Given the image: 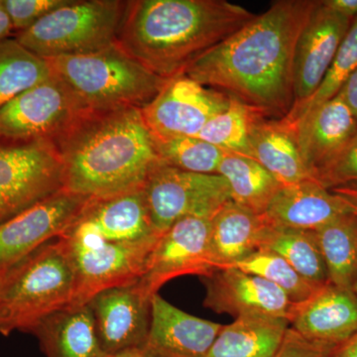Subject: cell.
<instances>
[{"label": "cell", "mask_w": 357, "mask_h": 357, "mask_svg": "<svg viewBox=\"0 0 357 357\" xmlns=\"http://www.w3.org/2000/svg\"><path fill=\"white\" fill-rule=\"evenodd\" d=\"M332 357H357V332L337 347Z\"/></svg>", "instance_id": "ab89813d"}, {"label": "cell", "mask_w": 357, "mask_h": 357, "mask_svg": "<svg viewBox=\"0 0 357 357\" xmlns=\"http://www.w3.org/2000/svg\"><path fill=\"white\" fill-rule=\"evenodd\" d=\"M337 349L307 340L289 328L283 344L274 357H332Z\"/></svg>", "instance_id": "d590c367"}, {"label": "cell", "mask_w": 357, "mask_h": 357, "mask_svg": "<svg viewBox=\"0 0 357 357\" xmlns=\"http://www.w3.org/2000/svg\"><path fill=\"white\" fill-rule=\"evenodd\" d=\"M290 328L317 344L338 347L357 332V295L328 283L296 306Z\"/></svg>", "instance_id": "d6986e66"}, {"label": "cell", "mask_w": 357, "mask_h": 357, "mask_svg": "<svg viewBox=\"0 0 357 357\" xmlns=\"http://www.w3.org/2000/svg\"><path fill=\"white\" fill-rule=\"evenodd\" d=\"M202 280L206 291L204 306L236 318L267 316L290 321L297 306L273 284L236 267L217 270Z\"/></svg>", "instance_id": "9a60e30c"}, {"label": "cell", "mask_w": 357, "mask_h": 357, "mask_svg": "<svg viewBox=\"0 0 357 357\" xmlns=\"http://www.w3.org/2000/svg\"><path fill=\"white\" fill-rule=\"evenodd\" d=\"M317 0H278L264 13L195 59L183 75L269 119L292 109L298 39Z\"/></svg>", "instance_id": "6da1fadb"}, {"label": "cell", "mask_w": 357, "mask_h": 357, "mask_svg": "<svg viewBox=\"0 0 357 357\" xmlns=\"http://www.w3.org/2000/svg\"><path fill=\"white\" fill-rule=\"evenodd\" d=\"M291 126L295 128L301 154L314 178L357 133L356 115L340 93Z\"/></svg>", "instance_id": "ac0fdd59"}, {"label": "cell", "mask_w": 357, "mask_h": 357, "mask_svg": "<svg viewBox=\"0 0 357 357\" xmlns=\"http://www.w3.org/2000/svg\"><path fill=\"white\" fill-rule=\"evenodd\" d=\"M249 143L251 158L282 187L314 180L301 154L295 128L283 119H259L251 130Z\"/></svg>", "instance_id": "603a6c76"}, {"label": "cell", "mask_w": 357, "mask_h": 357, "mask_svg": "<svg viewBox=\"0 0 357 357\" xmlns=\"http://www.w3.org/2000/svg\"><path fill=\"white\" fill-rule=\"evenodd\" d=\"M266 119L248 105L230 98L229 105L211 117L195 137L210 143L227 153L251 157V130L256 122Z\"/></svg>", "instance_id": "f546056e"}, {"label": "cell", "mask_w": 357, "mask_h": 357, "mask_svg": "<svg viewBox=\"0 0 357 357\" xmlns=\"http://www.w3.org/2000/svg\"><path fill=\"white\" fill-rule=\"evenodd\" d=\"M328 283L354 291L357 281V218L347 213L316 230Z\"/></svg>", "instance_id": "4316f807"}, {"label": "cell", "mask_w": 357, "mask_h": 357, "mask_svg": "<svg viewBox=\"0 0 357 357\" xmlns=\"http://www.w3.org/2000/svg\"><path fill=\"white\" fill-rule=\"evenodd\" d=\"M154 229L163 234L181 218H213L230 201L229 184L218 174H196L160 162L143 188Z\"/></svg>", "instance_id": "9c48e42d"}, {"label": "cell", "mask_w": 357, "mask_h": 357, "mask_svg": "<svg viewBox=\"0 0 357 357\" xmlns=\"http://www.w3.org/2000/svg\"><path fill=\"white\" fill-rule=\"evenodd\" d=\"M103 357H151L141 349H131L128 351L116 352V354H107Z\"/></svg>", "instance_id": "b9f144b4"}, {"label": "cell", "mask_w": 357, "mask_h": 357, "mask_svg": "<svg viewBox=\"0 0 357 357\" xmlns=\"http://www.w3.org/2000/svg\"><path fill=\"white\" fill-rule=\"evenodd\" d=\"M259 249L280 255L312 283L319 286L328 284V270L316 231L268 225Z\"/></svg>", "instance_id": "83f0119b"}, {"label": "cell", "mask_w": 357, "mask_h": 357, "mask_svg": "<svg viewBox=\"0 0 357 357\" xmlns=\"http://www.w3.org/2000/svg\"><path fill=\"white\" fill-rule=\"evenodd\" d=\"M126 2L68 0L14 38L46 61L96 53L116 43Z\"/></svg>", "instance_id": "8992f818"}, {"label": "cell", "mask_w": 357, "mask_h": 357, "mask_svg": "<svg viewBox=\"0 0 357 357\" xmlns=\"http://www.w3.org/2000/svg\"><path fill=\"white\" fill-rule=\"evenodd\" d=\"M27 333L38 338L46 357H103L95 318L88 303L52 312Z\"/></svg>", "instance_id": "44dd1931"}, {"label": "cell", "mask_w": 357, "mask_h": 357, "mask_svg": "<svg viewBox=\"0 0 357 357\" xmlns=\"http://www.w3.org/2000/svg\"><path fill=\"white\" fill-rule=\"evenodd\" d=\"M151 298L137 281L105 289L89 301L105 356L143 347L149 332Z\"/></svg>", "instance_id": "5bb4252c"}, {"label": "cell", "mask_w": 357, "mask_h": 357, "mask_svg": "<svg viewBox=\"0 0 357 357\" xmlns=\"http://www.w3.org/2000/svg\"><path fill=\"white\" fill-rule=\"evenodd\" d=\"M231 267L261 277L283 291L297 305L310 299L324 287L307 280L280 255L265 249L255 251Z\"/></svg>", "instance_id": "4dcf8cb0"}, {"label": "cell", "mask_w": 357, "mask_h": 357, "mask_svg": "<svg viewBox=\"0 0 357 357\" xmlns=\"http://www.w3.org/2000/svg\"><path fill=\"white\" fill-rule=\"evenodd\" d=\"M11 35H14L13 26L2 3V0H0V41L10 38Z\"/></svg>", "instance_id": "60d3db41"}, {"label": "cell", "mask_w": 357, "mask_h": 357, "mask_svg": "<svg viewBox=\"0 0 357 357\" xmlns=\"http://www.w3.org/2000/svg\"><path fill=\"white\" fill-rule=\"evenodd\" d=\"M222 326L188 314L154 294L149 332L141 349L151 357H206Z\"/></svg>", "instance_id": "e0dca14e"}, {"label": "cell", "mask_w": 357, "mask_h": 357, "mask_svg": "<svg viewBox=\"0 0 357 357\" xmlns=\"http://www.w3.org/2000/svg\"><path fill=\"white\" fill-rule=\"evenodd\" d=\"M255 16L225 0H130L116 43L155 75L169 79Z\"/></svg>", "instance_id": "3957f363"}, {"label": "cell", "mask_w": 357, "mask_h": 357, "mask_svg": "<svg viewBox=\"0 0 357 357\" xmlns=\"http://www.w3.org/2000/svg\"><path fill=\"white\" fill-rule=\"evenodd\" d=\"M352 21L317 0L296 46L292 109L306 102L318 89Z\"/></svg>", "instance_id": "2e32d148"}, {"label": "cell", "mask_w": 357, "mask_h": 357, "mask_svg": "<svg viewBox=\"0 0 357 357\" xmlns=\"http://www.w3.org/2000/svg\"><path fill=\"white\" fill-rule=\"evenodd\" d=\"M86 112L143 109L168 79L157 76L119 44L86 55L47 61Z\"/></svg>", "instance_id": "277c9868"}, {"label": "cell", "mask_w": 357, "mask_h": 357, "mask_svg": "<svg viewBox=\"0 0 357 357\" xmlns=\"http://www.w3.org/2000/svg\"><path fill=\"white\" fill-rule=\"evenodd\" d=\"M64 190L55 143L0 141V225Z\"/></svg>", "instance_id": "ba28073f"}, {"label": "cell", "mask_w": 357, "mask_h": 357, "mask_svg": "<svg viewBox=\"0 0 357 357\" xmlns=\"http://www.w3.org/2000/svg\"><path fill=\"white\" fill-rule=\"evenodd\" d=\"M268 225L264 215L232 201L222 206L211 218V251L218 269L234 266L259 250Z\"/></svg>", "instance_id": "cb8c5ba5"}, {"label": "cell", "mask_w": 357, "mask_h": 357, "mask_svg": "<svg viewBox=\"0 0 357 357\" xmlns=\"http://www.w3.org/2000/svg\"><path fill=\"white\" fill-rule=\"evenodd\" d=\"M357 68V17L352 21L349 32L338 48L330 69L323 82L311 98L298 107H293L283 117L290 124L299 121L307 112L332 100L340 93L342 86Z\"/></svg>", "instance_id": "d6a6232c"}, {"label": "cell", "mask_w": 357, "mask_h": 357, "mask_svg": "<svg viewBox=\"0 0 357 357\" xmlns=\"http://www.w3.org/2000/svg\"><path fill=\"white\" fill-rule=\"evenodd\" d=\"M154 140L160 160L166 165L185 172L218 174L225 153L206 141L190 136H154Z\"/></svg>", "instance_id": "1f68e13d"}, {"label": "cell", "mask_w": 357, "mask_h": 357, "mask_svg": "<svg viewBox=\"0 0 357 357\" xmlns=\"http://www.w3.org/2000/svg\"><path fill=\"white\" fill-rule=\"evenodd\" d=\"M218 174L229 184L230 201L256 215H264L282 187L264 167L243 155L225 152Z\"/></svg>", "instance_id": "484cf974"}, {"label": "cell", "mask_w": 357, "mask_h": 357, "mask_svg": "<svg viewBox=\"0 0 357 357\" xmlns=\"http://www.w3.org/2000/svg\"><path fill=\"white\" fill-rule=\"evenodd\" d=\"M64 190L105 199L144 188L161 160L140 109L86 112L55 143Z\"/></svg>", "instance_id": "7a4b0ae2"}, {"label": "cell", "mask_w": 357, "mask_h": 357, "mask_svg": "<svg viewBox=\"0 0 357 357\" xmlns=\"http://www.w3.org/2000/svg\"><path fill=\"white\" fill-rule=\"evenodd\" d=\"M354 292L356 293L357 295V281L356 282V284H354Z\"/></svg>", "instance_id": "7bdbcfd3"}, {"label": "cell", "mask_w": 357, "mask_h": 357, "mask_svg": "<svg viewBox=\"0 0 357 357\" xmlns=\"http://www.w3.org/2000/svg\"><path fill=\"white\" fill-rule=\"evenodd\" d=\"M160 236L134 243H112L77 218L59 236L69 253L76 278L70 305L86 304L105 289L139 280Z\"/></svg>", "instance_id": "52a82bcc"}, {"label": "cell", "mask_w": 357, "mask_h": 357, "mask_svg": "<svg viewBox=\"0 0 357 357\" xmlns=\"http://www.w3.org/2000/svg\"><path fill=\"white\" fill-rule=\"evenodd\" d=\"M84 114L67 86L51 74L0 109V141L56 143Z\"/></svg>", "instance_id": "30bf717a"}, {"label": "cell", "mask_w": 357, "mask_h": 357, "mask_svg": "<svg viewBox=\"0 0 357 357\" xmlns=\"http://www.w3.org/2000/svg\"><path fill=\"white\" fill-rule=\"evenodd\" d=\"M347 203L351 211L357 218V185H349V187L335 188L331 190Z\"/></svg>", "instance_id": "f35d334b"}, {"label": "cell", "mask_w": 357, "mask_h": 357, "mask_svg": "<svg viewBox=\"0 0 357 357\" xmlns=\"http://www.w3.org/2000/svg\"><path fill=\"white\" fill-rule=\"evenodd\" d=\"M229 102V96L181 74L169 79L141 112L156 137H195Z\"/></svg>", "instance_id": "4fadbf2b"}, {"label": "cell", "mask_w": 357, "mask_h": 357, "mask_svg": "<svg viewBox=\"0 0 357 357\" xmlns=\"http://www.w3.org/2000/svg\"><path fill=\"white\" fill-rule=\"evenodd\" d=\"M349 213L340 196L316 180H307L281 187L263 215L272 227L316 231Z\"/></svg>", "instance_id": "ffe728a7"}, {"label": "cell", "mask_w": 357, "mask_h": 357, "mask_svg": "<svg viewBox=\"0 0 357 357\" xmlns=\"http://www.w3.org/2000/svg\"><path fill=\"white\" fill-rule=\"evenodd\" d=\"M340 95L342 96L344 102L357 119V68L342 86Z\"/></svg>", "instance_id": "74e56055"}, {"label": "cell", "mask_w": 357, "mask_h": 357, "mask_svg": "<svg viewBox=\"0 0 357 357\" xmlns=\"http://www.w3.org/2000/svg\"><path fill=\"white\" fill-rule=\"evenodd\" d=\"M211 218H184L160 236L138 284L149 296L167 282L185 276H208L217 271L211 244Z\"/></svg>", "instance_id": "8fae6325"}, {"label": "cell", "mask_w": 357, "mask_h": 357, "mask_svg": "<svg viewBox=\"0 0 357 357\" xmlns=\"http://www.w3.org/2000/svg\"><path fill=\"white\" fill-rule=\"evenodd\" d=\"M89 199L62 190L0 225V278L42 245L64 234Z\"/></svg>", "instance_id": "7c38bea8"}, {"label": "cell", "mask_w": 357, "mask_h": 357, "mask_svg": "<svg viewBox=\"0 0 357 357\" xmlns=\"http://www.w3.org/2000/svg\"><path fill=\"white\" fill-rule=\"evenodd\" d=\"M314 178L328 190L357 185V133L331 163L317 173Z\"/></svg>", "instance_id": "836d02e7"}, {"label": "cell", "mask_w": 357, "mask_h": 357, "mask_svg": "<svg viewBox=\"0 0 357 357\" xmlns=\"http://www.w3.org/2000/svg\"><path fill=\"white\" fill-rule=\"evenodd\" d=\"M333 11L354 20L357 17V0H321Z\"/></svg>", "instance_id": "8d00e7d4"}, {"label": "cell", "mask_w": 357, "mask_h": 357, "mask_svg": "<svg viewBox=\"0 0 357 357\" xmlns=\"http://www.w3.org/2000/svg\"><path fill=\"white\" fill-rule=\"evenodd\" d=\"M67 2L68 0H2L14 35L32 27L47 14Z\"/></svg>", "instance_id": "e575fe53"}, {"label": "cell", "mask_w": 357, "mask_h": 357, "mask_svg": "<svg viewBox=\"0 0 357 357\" xmlns=\"http://www.w3.org/2000/svg\"><path fill=\"white\" fill-rule=\"evenodd\" d=\"M75 286L72 260L57 237L0 278V335L27 333L45 317L70 305Z\"/></svg>", "instance_id": "5b68a950"}, {"label": "cell", "mask_w": 357, "mask_h": 357, "mask_svg": "<svg viewBox=\"0 0 357 357\" xmlns=\"http://www.w3.org/2000/svg\"><path fill=\"white\" fill-rule=\"evenodd\" d=\"M289 328L287 319L239 317L222 326L206 357H274Z\"/></svg>", "instance_id": "d4e9b609"}, {"label": "cell", "mask_w": 357, "mask_h": 357, "mask_svg": "<svg viewBox=\"0 0 357 357\" xmlns=\"http://www.w3.org/2000/svg\"><path fill=\"white\" fill-rule=\"evenodd\" d=\"M79 220L107 241L134 243L159 236L150 217L144 190L105 199H89Z\"/></svg>", "instance_id": "7402d4cb"}, {"label": "cell", "mask_w": 357, "mask_h": 357, "mask_svg": "<svg viewBox=\"0 0 357 357\" xmlns=\"http://www.w3.org/2000/svg\"><path fill=\"white\" fill-rule=\"evenodd\" d=\"M51 74L48 62L28 51L14 37L0 41V109Z\"/></svg>", "instance_id": "f1b7e54d"}]
</instances>
